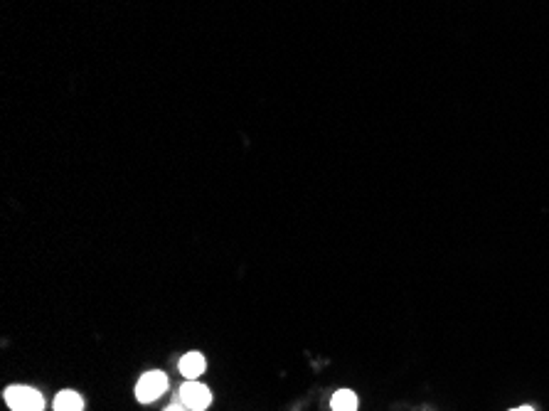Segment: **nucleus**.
I'll list each match as a JSON object with an SVG mask.
<instances>
[{
  "mask_svg": "<svg viewBox=\"0 0 549 411\" xmlns=\"http://www.w3.org/2000/svg\"><path fill=\"white\" fill-rule=\"evenodd\" d=\"M5 401L12 411H42L45 409L42 394L32 387H23V384L8 387L5 389Z\"/></svg>",
  "mask_w": 549,
  "mask_h": 411,
  "instance_id": "nucleus-1",
  "label": "nucleus"
},
{
  "mask_svg": "<svg viewBox=\"0 0 549 411\" xmlns=\"http://www.w3.org/2000/svg\"><path fill=\"white\" fill-rule=\"evenodd\" d=\"M166 392H168V377H166V372H160V370L146 372L136 384V399L141 401V404H153V401L160 399Z\"/></svg>",
  "mask_w": 549,
  "mask_h": 411,
  "instance_id": "nucleus-2",
  "label": "nucleus"
},
{
  "mask_svg": "<svg viewBox=\"0 0 549 411\" xmlns=\"http://www.w3.org/2000/svg\"><path fill=\"white\" fill-rule=\"evenodd\" d=\"M183 404L188 406L190 411H205L207 406L212 404V392L205 387V384L195 382V379H188V384L180 387V394H177Z\"/></svg>",
  "mask_w": 549,
  "mask_h": 411,
  "instance_id": "nucleus-3",
  "label": "nucleus"
},
{
  "mask_svg": "<svg viewBox=\"0 0 549 411\" xmlns=\"http://www.w3.org/2000/svg\"><path fill=\"white\" fill-rule=\"evenodd\" d=\"M207 362L200 353H188L183 359H180V372H183L185 379H197V377L205 372Z\"/></svg>",
  "mask_w": 549,
  "mask_h": 411,
  "instance_id": "nucleus-4",
  "label": "nucleus"
},
{
  "mask_svg": "<svg viewBox=\"0 0 549 411\" xmlns=\"http://www.w3.org/2000/svg\"><path fill=\"white\" fill-rule=\"evenodd\" d=\"M54 411H82L84 409V401L77 392H71V389H65V392H59L54 397Z\"/></svg>",
  "mask_w": 549,
  "mask_h": 411,
  "instance_id": "nucleus-5",
  "label": "nucleus"
},
{
  "mask_svg": "<svg viewBox=\"0 0 549 411\" xmlns=\"http://www.w3.org/2000/svg\"><path fill=\"white\" fill-rule=\"evenodd\" d=\"M330 406L333 411H357V397L350 389H340V392L333 394Z\"/></svg>",
  "mask_w": 549,
  "mask_h": 411,
  "instance_id": "nucleus-6",
  "label": "nucleus"
},
{
  "mask_svg": "<svg viewBox=\"0 0 549 411\" xmlns=\"http://www.w3.org/2000/svg\"><path fill=\"white\" fill-rule=\"evenodd\" d=\"M166 411H190V409L183 404V399H180V397H177V399H172V401H170V406H168Z\"/></svg>",
  "mask_w": 549,
  "mask_h": 411,
  "instance_id": "nucleus-7",
  "label": "nucleus"
},
{
  "mask_svg": "<svg viewBox=\"0 0 549 411\" xmlns=\"http://www.w3.org/2000/svg\"><path fill=\"white\" fill-rule=\"evenodd\" d=\"M513 411H535V409H530V406H517V409H513Z\"/></svg>",
  "mask_w": 549,
  "mask_h": 411,
  "instance_id": "nucleus-8",
  "label": "nucleus"
}]
</instances>
